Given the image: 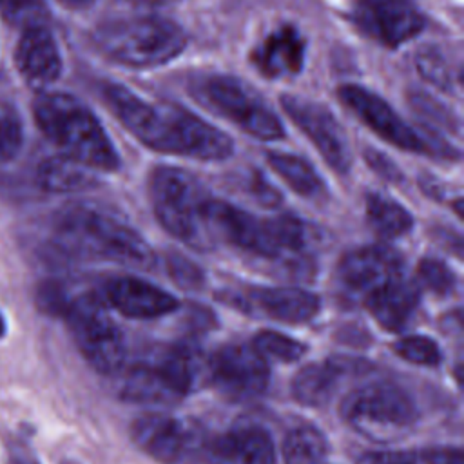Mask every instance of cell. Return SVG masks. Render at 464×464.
<instances>
[{
    "mask_svg": "<svg viewBox=\"0 0 464 464\" xmlns=\"http://www.w3.org/2000/svg\"><path fill=\"white\" fill-rule=\"evenodd\" d=\"M102 96L121 125L158 152L207 161L232 154L234 145L223 130L179 105L143 100L118 83H105Z\"/></svg>",
    "mask_w": 464,
    "mask_h": 464,
    "instance_id": "1",
    "label": "cell"
},
{
    "mask_svg": "<svg viewBox=\"0 0 464 464\" xmlns=\"http://www.w3.org/2000/svg\"><path fill=\"white\" fill-rule=\"evenodd\" d=\"M62 248L100 257L121 265L149 268L154 254L141 234L121 216L92 203H78L63 208L54 223Z\"/></svg>",
    "mask_w": 464,
    "mask_h": 464,
    "instance_id": "2",
    "label": "cell"
},
{
    "mask_svg": "<svg viewBox=\"0 0 464 464\" xmlns=\"http://www.w3.org/2000/svg\"><path fill=\"white\" fill-rule=\"evenodd\" d=\"M33 116L42 134L69 156L92 170L114 172L120 156L94 112L67 92H42L33 102Z\"/></svg>",
    "mask_w": 464,
    "mask_h": 464,
    "instance_id": "3",
    "label": "cell"
},
{
    "mask_svg": "<svg viewBox=\"0 0 464 464\" xmlns=\"http://www.w3.org/2000/svg\"><path fill=\"white\" fill-rule=\"evenodd\" d=\"M42 306L62 315L85 361L100 373L116 375L125 366V343L102 297L92 292L71 294L58 283L40 290Z\"/></svg>",
    "mask_w": 464,
    "mask_h": 464,
    "instance_id": "4",
    "label": "cell"
},
{
    "mask_svg": "<svg viewBox=\"0 0 464 464\" xmlns=\"http://www.w3.org/2000/svg\"><path fill=\"white\" fill-rule=\"evenodd\" d=\"M212 239H225L232 246L265 259L295 256L308 246V228L294 216L257 218L230 203L212 199L208 208Z\"/></svg>",
    "mask_w": 464,
    "mask_h": 464,
    "instance_id": "5",
    "label": "cell"
},
{
    "mask_svg": "<svg viewBox=\"0 0 464 464\" xmlns=\"http://www.w3.org/2000/svg\"><path fill=\"white\" fill-rule=\"evenodd\" d=\"M100 53L127 67H156L176 58L187 45L185 31L161 16H127L96 27Z\"/></svg>",
    "mask_w": 464,
    "mask_h": 464,
    "instance_id": "6",
    "label": "cell"
},
{
    "mask_svg": "<svg viewBox=\"0 0 464 464\" xmlns=\"http://www.w3.org/2000/svg\"><path fill=\"white\" fill-rule=\"evenodd\" d=\"M150 201L161 227L194 248H208L214 239L208 227L212 198L190 172L158 167L150 176Z\"/></svg>",
    "mask_w": 464,
    "mask_h": 464,
    "instance_id": "7",
    "label": "cell"
},
{
    "mask_svg": "<svg viewBox=\"0 0 464 464\" xmlns=\"http://www.w3.org/2000/svg\"><path fill=\"white\" fill-rule=\"evenodd\" d=\"M350 428L373 442H393L411 431L419 410L411 395L392 382H372L352 392L341 404Z\"/></svg>",
    "mask_w": 464,
    "mask_h": 464,
    "instance_id": "8",
    "label": "cell"
},
{
    "mask_svg": "<svg viewBox=\"0 0 464 464\" xmlns=\"http://www.w3.org/2000/svg\"><path fill=\"white\" fill-rule=\"evenodd\" d=\"M194 92L201 103L219 112L257 140L272 141L285 136V129L268 103L256 89L236 76H203L196 83Z\"/></svg>",
    "mask_w": 464,
    "mask_h": 464,
    "instance_id": "9",
    "label": "cell"
},
{
    "mask_svg": "<svg viewBox=\"0 0 464 464\" xmlns=\"http://www.w3.org/2000/svg\"><path fill=\"white\" fill-rule=\"evenodd\" d=\"M341 102L364 121L375 134L388 143L411 150L415 154H428L437 158H459V150L448 145L442 138H435L433 132H422L406 123L395 109H392L379 94L361 85L339 87Z\"/></svg>",
    "mask_w": 464,
    "mask_h": 464,
    "instance_id": "10",
    "label": "cell"
},
{
    "mask_svg": "<svg viewBox=\"0 0 464 464\" xmlns=\"http://www.w3.org/2000/svg\"><path fill=\"white\" fill-rule=\"evenodd\" d=\"M266 357L246 343H230L208 357V381L234 401L261 395L268 384Z\"/></svg>",
    "mask_w": 464,
    "mask_h": 464,
    "instance_id": "11",
    "label": "cell"
},
{
    "mask_svg": "<svg viewBox=\"0 0 464 464\" xmlns=\"http://www.w3.org/2000/svg\"><path fill=\"white\" fill-rule=\"evenodd\" d=\"M281 105L315 145L324 161L339 174H346L352 165V152L346 132L337 118L324 105L301 96L286 94L281 98Z\"/></svg>",
    "mask_w": 464,
    "mask_h": 464,
    "instance_id": "12",
    "label": "cell"
},
{
    "mask_svg": "<svg viewBox=\"0 0 464 464\" xmlns=\"http://www.w3.org/2000/svg\"><path fill=\"white\" fill-rule=\"evenodd\" d=\"M352 20L384 47H399L424 29V16L406 0H353Z\"/></svg>",
    "mask_w": 464,
    "mask_h": 464,
    "instance_id": "13",
    "label": "cell"
},
{
    "mask_svg": "<svg viewBox=\"0 0 464 464\" xmlns=\"http://www.w3.org/2000/svg\"><path fill=\"white\" fill-rule=\"evenodd\" d=\"M402 257L384 245H368L348 252L337 268V279L348 295L368 297L382 285L402 276Z\"/></svg>",
    "mask_w": 464,
    "mask_h": 464,
    "instance_id": "14",
    "label": "cell"
},
{
    "mask_svg": "<svg viewBox=\"0 0 464 464\" xmlns=\"http://www.w3.org/2000/svg\"><path fill=\"white\" fill-rule=\"evenodd\" d=\"M134 444L161 464H179L196 448L192 428L165 413H147L134 420L130 428Z\"/></svg>",
    "mask_w": 464,
    "mask_h": 464,
    "instance_id": "15",
    "label": "cell"
},
{
    "mask_svg": "<svg viewBox=\"0 0 464 464\" xmlns=\"http://www.w3.org/2000/svg\"><path fill=\"white\" fill-rule=\"evenodd\" d=\"M14 65L27 85L45 89L62 74V54L58 42L44 22L29 24L14 45Z\"/></svg>",
    "mask_w": 464,
    "mask_h": 464,
    "instance_id": "16",
    "label": "cell"
},
{
    "mask_svg": "<svg viewBox=\"0 0 464 464\" xmlns=\"http://www.w3.org/2000/svg\"><path fill=\"white\" fill-rule=\"evenodd\" d=\"M234 303L248 312H257L290 324L310 321L321 308V301L315 294L295 286L248 288L241 295H236Z\"/></svg>",
    "mask_w": 464,
    "mask_h": 464,
    "instance_id": "17",
    "label": "cell"
},
{
    "mask_svg": "<svg viewBox=\"0 0 464 464\" xmlns=\"http://www.w3.org/2000/svg\"><path fill=\"white\" fill-rule=\"evenodd\" d=\"M207 459L210 464H274L276 448L265 428L245 424L210 440Z\"/></svg>",
    "mask_w": 464,
    "mask_h": 464,
    "instance_id": "18",
    "label": "cell"
},
{
    "mask_svg": "<svg viewBox=\"0 0 464 464\" xmlns=\"http://www.w3.org/2000/svg\"><path fill=\"white\" fill-rule=\"evenodd\" d=\"M105 301L132 319H152L178 308V299L163 288L138 277H118L107 283Z\"/></svg>",
    "mask_w": 464,
    "mask_h": 464,
    "instance_id": "19",
    "label": "cell"
},
{
    "mask_svg": "<svg viewBox=\"0 0 464 464\" xmlns=\"http://www.w3.org/2000/svg\"><path fill=\"white\" fill-rule=\"evenodd\" d=\"M114 377L116 392L123 401L140 404H170L183 397L165 370L152 357L149 361L123 366Z\"/></svg>",
    "mask_w": 464,
    "mask_h": 464,
    "instance_id": "20",
    "label": "cell"
},
{
    "mask_svg": "<svg viewBox=\"0 0 464 464\" xmlns=\"http://www.w3.org/2000/svg\"><path fill=\"white\" fill-rule=\"evenodd\" d=\"M306 42L294 25H281L252 51V63L266 78L297 74L304 65Z\"/></svg>",
    "mask_w": 464,
    "mask_h": 464,
    "instance_id": "21",
    "label": "cell"
},
{
    "mask_svg": "<svg viewBox=\"0 0 464 464\" xmlns=\"http://www.w3.org/2000/svg\"><path fill=\"white\" fill-rule=\"evenodd\" d=\"M419 286L401 276L372 292L364 303L382 328L397 332L411 319L419 304Z\"/></svg>",
    "mask_w": 464,
    "mask_h": 464,
    "instance_id": "22",
    "label": "cell"
},
{
    "mask_svg": "<svg viewBox=\"0 0 464 464\" xmlns=\"http://www.w3.org/2000/svg\"><path fill=\"white\" fill-rule=\"evenodd\" d=\"M36 183L51 194H72L94 188L98 178L94 170L69 156H51L36 170Z\"/></svg>",
    "mask_w": 464,
    "mask_h": 464,
    "instance_id": "23",
    "label": "cell"
},
{
    "mask_svg": "<svg viewBox=\"0 0 464 464\" xmlns=\"http://www.w3.org/2000/svg\"><path fill=\"white\" fill-rule=\"evenodd\" d=\"M339 375L343 373L334 359L324 364L303 366L292 381V393L297 402L310 408H321L332 399Z\"/></svg>",
    "mask_w": 464,
    "mask_h": 464,
    "instance_id": "24",
    "label": "cell"
},
{
    "mask_svg": "<svg viewBox=\"0 0 464 464\" xmlns=\"http://www.w3.org/2000/svg\"><path fill=\"white\" fill-rule=\"evenodd\" d=\"M270 167L303 198L319 199L326 194L324 181L315 172V169L295 154L285 152H270L266 156Z\"/></svg>",
    "mask_w": 464,
    "mask_h": 464,
    "instance_id": "25",
    "label": "cell"
},
{
    "mask_svg": "<svg viewBox=\"0 0 464 464\" xmlns=\"http://www.w3.org/2000/svg\"><path fill=\"white\" fill-rule=\"evenodd\" d=\"M366 218L372 228L386 239L404 236L413 227L411 214L381 192H370L366 196Z\"/></svg>",
    "mask_w": 464,
    "mask_h": 464,
    "instance_id": "26",
    "label": "cell"
},
{
    "mask_svg": "<svg viewBox=\"0 0 464 464\" xmlns=\"http://www.w3.org/2000/svg\"><path fill=\"white\" fill-rule=\"evenodd\" d=\"M326 453L328 442L314 426H297L290 430L283 442L285 464H323Z\"/></svg>",
    "mask_w": 464,
    "mask_h": 464,
    "instance_id": "27",
    "label": "cell"
},
{
    "mask_svg": "<svg viewBox=\"0 0 464 464\" xmlns=\"http://www.w3.org/2000/svg\"><path fill=\"white\" fill-rule=\"evenodd\" d=\"M24 145V125L16 109L0 100V163L18 156Z\"/></svg>",
    "mask_w": 464,
    "mask_h": 464,
    "instance_id": "28",
    "label": "cell"
},
{
    "mask_svg": "<svg viewBox=\"0 0 464 464\" xmlns=\"http://www.w3.org/2000/svg\"><path fill=\"white\" fill-rule=\"evenodd\" d=\"M410 103L419 112V116L428 123L437 129H444L448 132H460V123L459 118L439 100L431 98L430 94L422 91H411L410 92Z\"/></svg>",
    "mask_w": 464,
    "mask_h": 464,
    "instance_id": "29",
    "label": "cell"
},
{
    "mask_svg": "<svg viewBox=\"0 0 464 464\" xmlns=\"http://www.w3.org/2000/svg\"><path fill=\"white\" fill-rule=\"evenodd\" d=\"M417 72L435 87L442 91H453V76L446 58L435 47H422L417 51L415 58Z\"/></svg>",
    "mask_w": 464,
    "mask_h": 464,
    "instance_id": "30",
    "label": "cell"
},
{
    "mask_svg": "<svg viewBox=\"0 0 464 464\" xmlns=\"http://www.w3.org/2000/svg\"><path fill=\"white\" fill-rule=\"evenodd\" d=\"M265 357H274L277 361H297L304 355L306 346L288 335H283L279 332L272 330H263L254 337L252 343Z\"/></svg>",
    "mask_w": 464,
    "mask_h": 464,
    "instance_id": "31",
    "label": "cell"
},
{
    "mask_svg": "<svg viewBox=\"0 0 464 464\" xmlns=\"http://www.w3.org/2000/svg\"><path fill=\"white\" fill-rule=\"evenodd\" d=\"M393 350L406 361L422 366H437L440 362V350L435 341L424 335H408L393 344Z\"/></svg>",
    "mask_w": 464,
    "mask_h": 464,
    "instance_id": "32",
    "label": "cell"
},
{
    "mask_svg": "<svg viewBox=\"0 0 464 464\" xmlns=\"http://www.w3.org/2000/svg\"><path fill=\"white\" fill-rule=\"evenodd\" d=\"M419 281L424 288H428L433 294L439 295H448L453 292L455 288V276L453 272L448 268V265H444L439 259H431L426 257L419 263Z\"/></svg>",
    "mask_w": 464,
    "mask_h": 464,
    "instance_id": "33",
    "label": "cell"
},
{
    "mask_svg": "<svg viewBox=\"0 0 464 464\" xmlns=\"http://www.w3.org/2000/svg\"><path fill=\"white\" fill-rule=\"evenodd\" d=\"M169 270L172 274V277L176 281H179V285H187V286H196L201 281V274L198 270V266H194L190 261H187L185 257L169 256Z\"/></svg>",
    "mask_w": 464,
    "mask_h": 464,
    "instance_id": "34",
    "label": "cell"
},
{
    "mask_svg": "<svg viewBox=\"0 0 464 464\" xmlns=\"http://www.w3.org/2000/svg\"><path fill=\"white\" fill-rule=\"evenodd\" d=\"M359 464H420V457L406 451H373L362 455Z\"/></svg>",
    "mask_w": 464,
    "mask_h": 464,
    "instance_id": "35",
    "label": "cell"
},
{
    "mask_svg": "<svg viewBox=\"0 0 464 464\" xmlns=\"http://www.w3.org/2000/svg\"><path fill=\"white\" fill-rule=\"evenodd\" d=\"M424 464H464L462 451L457 448H433L422 455Z\"/></svg>",
    "mask_w": 464,
    "mask_h": 464,
    "instance_id": "36",
    "label": "cell"
},
{
    "mask_svg": "<svg viewBox=\"0 0 464 464\" xmlns=\"http://www.w3.org/2000/svg\"><path fill=\"white\" fill-rule=\"evenodd\" d=\"M254 192L257 196V199L263 203V205H276L279 203V194L276 188H272L265 179L263 176H257L254 179Z\"/></svg>",
    "mask_w": 464,
    "mask_h": 464,
    "instance_id": "37",
    "label": "cell"
},
{
    "mask_svg": "<svg viewBox=\"0 0 464 464\" xmlns=\"http://www.w3.org/2000/svg\"><path fill=\"white\" fill-rule=\"evenodd\" d=\"M368 161H370V165H372L375 170H379V174H382V176H386V178H390V179H397V178H399L397 169H395L393 163H390L384 156H381V154H377V152H373V150H368Z\"/></svg>",
    "mask_w": 464,
    "mask_h": 464,
    "instance_id": "38",
    "label": "cell"
},
{
    "mask_svg": "<svg viewBox=\"0 0 464 464\" xmlns=\"http://www.w3.org/2000/svg\"><path fill=\"white\" fill-rule=\"evenodd\" d=\"M56 2H60L63 7H67V9H76V11H80V9H89L91 5H94L98 0H56Z\"/></svg>",
    "mask_w": 464,
    "mask_h": 464,
    "instance_id": "39",
    "label": "cell"
},
{
    "mask_svg": "<svg viewBox=\"0 0 464 464\" xmlns=\"http://www.w3.org/2000/svg\"><path fill=\"white\" fill-rule=\"evenodd\" d=\"M136 4H143V5H161V4H169L174 0H132Z\"/></svg>",
    "mask_w": 464,
    "mask_h": 464,
    "instance_id": "40",
    "label": "cell"
},
{
    "mask_svg": "<svg viewBox=\"0 0 464 464\" xmlns=\"http://www.w3.org/2000/svg\"><path fill=\"white\" fill-rule=\"evenodd\" d=\"M5 334V323H4V317H2V314H0V337Z\"/></svg>",
    "mask_w": 464,
    "mask_h": 464,
    "instance_id": "41",
    "label": "cell"
},
{
    "mask_svg": "<svg viewBox=\"0 0 464 464\" xmlns=\"http://www.w3.org/2000/svg\"><path fill=\"white\" fill-rule=\"evenodd\" d=\"M62 464H76V462H72V460H65V462H62Z\"/></svg>",
    "mask_w": 464,
    "mask_h": 464,
    "instance_id": "42",
    "label": "cell"
},
{
    "mask_svg": "<svg viewBox=\"0 0 464 464\" xmlns=\"http://www.w3.org/2000/svg\"><path fill=\"white\" fill-rule=\"evenodd\" d=\"M11 464H24V462H11Z\"/></svg>",
    "mask_w": 464,
    "mask_h": 464,
    "instance_id": "43",
    "label": "cell"
},
{
    "mask_svg": "<svg viewBox=\"0 0 464 464\" xmlns=\"http://www.w3.org/2000/svg\"><path fill=\"white\" fill-rule=\"evenodd\" d=\"M0 7H2V0H0Z\"/></svg>",
    "mask_w": 464,
    "mask_h": 464,
    "instance_id": "44",
    "label": "cell"
}]
</instances>
